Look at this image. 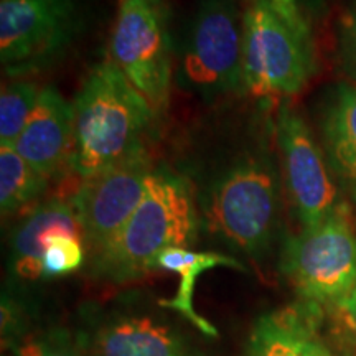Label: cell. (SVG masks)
<instances>
[{"mask_svg":"<svg viewBox=\"0 0 356 356\" xmlns=\"http://www.w3.org/2000/svg\"><path fill=\"white\" fill-rule=\"evenodd\" d=\"M157 115L113 61H101L74 97L68 168L86 180L145 150Z\"/></svg>","mask_w":356,"mask_h":356,"instance_id":"6da1fadb","label":"cell"},{"mask_svg":"<svg viewBox=\"0 0 356 356\" xmlns=\"http://www.w3.org/2000/svg\"><path fill=\"white\" fill-rule=\"evenodd\" d=\"M280 180L266 145H249L233 155L197 195L207 229L228 248L259 259L277 228Z\"/></svg>","mask_w":356,"mask_h":356,"instance_id":"7a4b0ae2","label":"cell"},{"mask_svg":"<svg viewBox=\"0 0 356 356\" xmlns=\"http://www.w3.org/2000/svg\"><path fill=\"white\" fill-rule=\"evenodd\" d=\"M200 222L191 181L168 167H155L139 207L113 241L95 254L92 274L115 284L144 277L163 251L197 241Z\"/></svg>","mask_w":356,"mask_h":356,"instance_id":"3957f363","label":"cell"},{"mask_svg":"<svg viewBox=\"0 0 356 356\" xmlns=\"http://www.w3.org/2000/svg\"><path fill=\"white\" fill-rule=\"evenodd\" d=\"M317 73L314 37L264 2L243 13V88L256 97L299 95Z\"/></svg>","mask_w":356,"mask_h":356,"instance_id":"277c9868","label":"cell"},{"mask_svg":"<svg viewBox=\"0 0 356 356\" xmlns=\"http://www.w3.org/2000/svg\"><path fill=\"white\" fill-rule=\"evenodd\" d=\"M282 274L302 300L333 307L356 287V231L348 203L287 239Z\"/></svg>","mask_w":356,"mask_h":356,"instance_id":"5b68a950","label":"cell"},{"mask_svg":"<svg viewBox=\"0 0 356 356\" xmlns=\"http://www.w3.org/2000/svg\"><path fill=\"white\" fill-rule=\"evenodd\" d=\"M177 84L211 102L243 88V17L233 0H202L180 48Z\"/></svg>","mask_w":356,"mask_h":356,"instance_id":"8992f818","label":"cell"},{"mask_svg":"<svg viewBox=\"0 0 356 356\" xmlns=\"http://www.w3.org/2000/svg\"><path fill=\"white\" fill-rule=\"evenodd\" d=\"M111 61L159 115L170 101L173 42L165 0H118Z\"/></svg>","mask_w":356,"mask_h":356,"instance_id":"52a82bcc","label":"cell"},{"mask_svg":"<svg viewBox=\"0 0 356 356\" xmlns=\"http://www.w3.org/2000/svg\"><path fill=\"white\" fill-rule=\"evenodd\" d=\"M81 24L79 0H0V63L13 79L55 63Z\"/></svg>","mask_w":356,"mask_h":356,"instance_id":"ba28073f","label":"cell"},{"mask_svg":"<svg viewBox=\"0 0 356 356\" xmlns=\"http://www.w3.org/2000/svg\"><path fill=\"white\" fill-rule=\"evenodd\" d=\"M280 157V175L302 228H312L333 215L341 204L327 157L307 126L305 119L291 106H282L275 124Z\"/></svg>","mask_w":356,"mask_h":356,"instance_id":"9c48e42d","label":"cell"},{"mask_svg":"<svg viewBox=\"0 0 356 356\" xmlns=\"http://www.w3.org/2000/svg\"><path fill=\"white\" fill-rule=\"evenodd\" d=\"M154 168L149 150H140L83 180L74 191L71 204L81 225L84 244L95 254L113 241L139 207Z\"/></svg>","mask_w":356,"mask_h":356,"instance_id":"30bf717a","label":"cell"},{"mask_svg":"<svg viewBox=\"0 0 356 356\" xmlns=\"http://www.w3.org/2000/svg\"><path fill=\"white\" fill-rule=\"evenodd\" d=\"M73 104L53 86L42 88L32 118L13 149L47 178L70 165Z\"/></svg>","mask_w":356,"mask_h":356,"instance_id":"8fae6325","label":"cell"},{"mask_svg":"<svg viewBox=\"0 0 356 356\" xmlns=\"http://www.w3.org/2000/svg\"><path fill=\"white\" fill-rule=\"evenodd\" d=\"M323 307L302 300L262 315L248 345L249 356H333L318 340Z\"/></svg>","mask_w":356,"mask_h":356,"instance_id":"7c38bea8","label":"cell"},{"mask_svg":"<svg viewBox=\"0 0 356 356\" xmlns=\"http://www.w3.org/2000/svg\"><path fill=\"white\" fill-rule=\"evenodd\" d=\"M55 234H70L84 241L73 204L60 198L38 204L13 231L10 241L12 273L22 280L42 277L44 244Z\"/></svg>","mask_w":356,"mask_h":356,"instance_id":"4fadbf2b","label":"cell"},{"mask_svg":"<svg viewBox=\"0 0 356 356\" xmlns=\"http://www.w3.org/2000/svg\"><path fill=\"white\" fill-rule=\"evenodd\" d=\"M92 356H197L172 327L149 317L115 320L97 332Z\"/></svg>","mask_w":356,"mask_h":356,"instance_id":"5bb4252c","label":"cell"},{"mask_svg":"<svg viewBox=\"0 0 356 356\" xmlns=\"http://www.w3.org/2000/svg\"><path fill=\"white\" fill-rule=\"evenodd\" d=\"M322 149L333 175L356 193V83L340 84L323 111Z\"/></svg>","mask_w":356,"mask_h":356,"instance_id":"9a60e30c","label":"cell"},{"mask_svg":"<svg viewBox=\"0 0 356 356\" xmlns=\"http://www.w3.org/2000/svg\"><path fill=\"white\" fill-rule=\"evenodd\" d=\"M233 267L238 270H246L241 262L234 257H229L221 252H197L190 251L188 248H170L163 251L157 257L155 262V269L167 270L180 275V284H178V291L172 299L160 300L159 304L165 309H172L180 312L185 318H188L198 330H202L207 335L216 337L218 332L207 318L200 317L193 307V293L195 286L200 275L207 270L215 269V267Z\"/></svg>","mask_w":356,"mask_h":356,"instance_id":"2e32d148","label":"cell"},{"mask_svg":"<svg viewBox=\"0 0 356 356\" xmlns=\"http://www.w3.org/2000/svg\"><path fill=\"white\" fill-rule=\"evenodd\" d=\"M48 181L13 147L0 145V210L10 216L42 197Z\"/></svg>","mask_w":356,"mask_h":356,"instance_id":"e0dca14e","label":"cell"},{"mask_svg":"<svg viewBox=\"0 0 356 356\" xmlns=\"http://www.w3.org/2000/svg\"><path fill=\"white\" fill-rule=\"evenodd\" d=\"M40 92L38 84L30 79L20 78L3 84L0 95V145H15L32 118Z\"/></svg>","mask_w":356,"mask_h":356,"instance_id":"ac0fdd59","label":"cell"},{"mask_svg":"<svg viewBox=\"0 0 356 356\" xmlns=\"http://www.w3.org/2000/svg\"><path fill=\"white\" fill-rule=\"evenodd\" d=\"M84 241L70 234H55L44 244L42 277L53 279L71 274L84 262Z\"/></svg>","mask_w":356,"mask_h":356,"instance_id":"d6986e66","label":"cell"},{"mask_svg":"<svg viewBox=\"0 0 356 356\" xmlns=\"http://www.w3.org/2000/svg\"><path fill=\"white\" fill-rule=\"evenodd\" d=\"M251 2L267 3L292 26L314 37V25L325 15L332 0H251Z\"/></svg>","mask_w":356,"mask_h":356,"instance_id":"ffe728a7","label":"cell"},{"mask_svg":"<svg viewBox=\"0 0 356 356\" xmlns=\"http://www.w3.org/2000/svg\"><path fill=\"white\" fill-rule=\"evenodd\" d=\"M338 56L346 74L356 83V0L348 3L338 25Z\"/></svg>","mask_w":356,"mask_h":356,"instance_id":"44dd1931","label":"cell"},{"mask_svg":"<svg viewBox=\"0 0 356 356\" xmlns=\"http://www.w3.org/2000/svg\"><path fill=\"white\" fill-rule=\"evenodd\" d=\"M17 356H86L61 338H30L15 346Z\"/></svg>","mask_w":356,"mask_h":356,"instance_id":"7402d4cb","label":"cell"},{"mask_svg":"<svg viewBox=\"0 0 356 356\" xmlns=\"http://www.w3.org/2000/svg\"><path fill=\"white\" fill-rule=\"evenodd\" d=\"M330 309L338 332L348 340V343L356 346V287Z\"/></svg>","mask_w":356,"mask_h":356,"instance_id":"603a6c76","label":"cell"},{"mask_svg":"<svg viewBox=\"0 0 356 356\" xmlns=\"http://www.w3.org/2000/svg\"><path fill=\"white\" fill-rule=\"evenodd\" d=\"M351 198H353V202H355V204H356V193L351 195Z\"/></svg>","mask_w":356,"mask_h":356,"instance_id":"cb8c5ba5","label":"cell"}]
</instances>
